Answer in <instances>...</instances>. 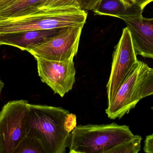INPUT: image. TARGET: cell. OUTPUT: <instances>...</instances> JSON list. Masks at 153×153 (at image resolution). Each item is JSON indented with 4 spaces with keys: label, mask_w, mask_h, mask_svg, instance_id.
I'll return each mask as SVG.
<instances>
[{
    "label": "cell",
    "mask_w": 153,
    "mask_h": 153,
    "mask_svg": "<svg viewBox=\"0 0 153 153\" xmlns=\"http://www.w3.org/2000/svg\"><path fill=\"white\" fill-rule=\"evenodd\" d=\"M76 126V116L59 107L30 105L27 134L40 140L46 153H65L71 133Z\"/></svg>",
    "instance_id": "1"
},
{
    "label": "cell",
    "mask_w": 153,
    "mask_h": 153,
    "mask_svg": "<svg viewBox=\"0 0 153 153\" xmlns=\"http://www.w3.org/2000/svg\"><path fill=\"white\" fill-rule=\"evenodd\" d=\"M87 17L85 10L73 6L39 9L22 17L0 21V33L84 26Z\"/></svg>",
    "instance_id": "2"
},
{
    "label": "cell",
    "mask_w": 153,
    "mask_h": 153,
    "mask_svg": "<svg viewBox=\"0 0 153 153\" xmlns=\"http://www.w3.org/2000/svg\"><path fill=\"white\" fill-rule=\"evenodd\" d=\"M134 135L126 125L113 123L76 126L71 133L70 153H108Z\"/></svg>",
    "instance_id": "3"
},
{
    "label": "cell",
    "mask_w": 153,
    "mask_h": 153,
    "mask_svg": "<svg viewBox=\"0 0 153 153\" xmlns=\"http://www.w3.org/2000/svg\"><path fill=\"white\" fill-rule=\"evenodd\" d=\"M30 105L25 100L5 104L0 112V153H17L29 129Z\"/></svg>",
    "instance_id": "4"
},
{
    "label": "cell",
    "mask_w": 153,
    "mask_h": 153,
    "mask_svg": "<svg viewBox=\"0 0 153 153\" xmlns=\"http://www.w3.org/2000/svg\"><path fill=\"white\" fill-rule=\"evenodd\" d=\"M127 27L124 28L113 54L111 72L107 84L108 106L112 102L123 82L138 62Z\"/></svg>",
    "instance_id": "5"
},
{
    "label": "cell",
    "mask_w": 153,
    "mask_h": 153,
    "mask_svg": "<svg viewBox=\"0 0 153 153\" xmlns=\"http://www.w3.org/2000/svg\"><path fill=\"white\" fill-rule=\"evenodd\" d=\"M83 26L63 28L42 45L28 51L35 57L65 61L74 58L78 50Z\"/></svg>",
    "instance_id": "6"
},
{
    "label": "cell",
    "mask_w": 153,
    "mask_h": 153,
    "mask_svg": "<svg viewBox=\"0 0 153 153\" xmlns=\"http://www.w3.org/2000/svg\"><path fill=\"white\" fill-rule=\"evenodd\" d=\"M35 58L41 81L48 85L55 93L63 98L72 90L76 75L74 58L65 61Z\"/></svg>",
    "instance_id": "7"
},
{
    "label": "cell",
    "mask_w": 153,
    "mask_h": 153,
    "mask_svg": "<svg viewBox=\"0 0 153 153\" xmlns=\"http://www.w3.org/2000/svg\"><path fill=\"white\" fill-rule=\"evenodd\" d=\"M148 65L138 61L118 90L115 98L105 112L111 119L122 118L134 108L139 102L137 99V91L146 72Z\"/></svg>",
    "instance_id": "8"
},
{
    "label": "cell",
    "mask_w": 153,
    "mask_h": 153,
    "mask_svg": "<svg viewBox=\"0 0 153 153\" xmlns=\"http://www.w3.org/2000/svg\"><path fill=\"white\" fill-rule=\"evenodd\" d=\"M128 28L137 54L153 59V18L142 14L122 18Z\"/></svg>",
    "instance_id": "9"
},
{
    "label": "cell",
    "mask_w": 153,
    "mask_h": 153,
    "mask_svg": "<svg viewBox=\"0 0 153 153\" xmlns=\"http://www.w3.org/2000/svg\"><path fill=\"white\" fill-rule=\"evenodd\" d=\"M61 29L0 33V46H12L22 51H28L42 45L57 35Z\"/></svg>",
    "instance_id": "10"
},
{
    "label": "cell",
    "mask_w": 153,
    "mask_h": 153,
    "mask_svg": "<svg viewBox=\"0 0 153 153\" xmlns=\"http://www.w3.org/2000/svg\"><path fill=\"white\" fill-rule=\"evenodd\" d=\"M95 14L108 15L122 19L141 15L143 10L138 5H125L120 0H101L92 10Z\"/></svg>",
    "instance_id": "11"
},
{
    "label": "cell",
    "mask_w": 153,
    "mask_h": 153,
    "mask_svg": "<svg viewBox=\"0 0 153 153\" xmlns=\"http://www.w3.org/2000/svg\"><path fill=\"white\" fill-rule=\"evenodd\" d=\"M45 0H17L0 11V21L22 17L39 9Z\"/></svg>",
    "instance_id": "12"
},
{
    "label": "cell",
    "mask_w": 153,
    "mask_h": 153,
    "mask_svg": "<svg viewBox=\"0 0 153 153\" xmlns=\"http://www.w3.org/2000/svg\"><path fill=\"white\" fill-rule=\"evenodd\" d=\"M17 153H46L44 146L35 136L27 134L20 145Z\"/></svg>",
    "instance_id": "13"
},
{
    "label": "cell",
    "mask_w": 153,
    "mask_h": 153,
    "mask_svg": "<svg viewBox=\"0 0 153 153\" xmlns=\"http://www.w3.org/2000/svg\"><path fill=\"white\" fill-rule=\"evenodd\" d=\"M153 95V68L148 67L137 91V99H141Z\"/></svg>",
    "instance_id": "14"
},
{
    "label": "cell",
    "mask_w": 153,
    "mask_h": 153,
    "mask_svg": "<svg viewBox=\"0 0 153 153\" xmlns=\"http://www.w3.org/2000/svg\"><path fill=\"white\" fill-rule=\"evenodd\" d=\"M142 139V137L134 135L133 138L113 148L108 153H138L141 151Z\"/></svg>",
    "instance_id": "15"
},
{
    "label": "cell",
    "mask_w": 153,
    "mask_h": 153,
    "mask_svg": "<svg viewBox=\"0 0 153 153\" xmlns=\"http://www.w3.org/2000/svg\"><path fill=\"white\" fill-rule=\"evenodd\" d=\"M67 6L79 8L77 0H45L39 9L60 8Z\"/></svg>",
    "instance_id": "16"
},
{
    "label": "cell",
    "mask_w": 153,
    "mask_h": 153,
    "mask_svg": "<svg viewBox=\"0 0 153 153\" xmlns=\"http://www.w3.org/2000/svg\"><path fill=\"white\" fill-rule=\"evenodd\" d=\"M101 0H77L79 8L84 10H92Z\"/></svg>",
    "instance_id": "17"
},
{
    "label": "cell",
    "mask_w": 153,
    "mask_h": 153,
    "mask_svg": "<svg viewBox=\"0 0 153 153\" xmlns=\"http://www.w3.org/2000/svg\"><path fill=\"white\" fill-rule=\"evenodd\" d=\"M144 146V152L146 153H153V134L146 137Z\"/></svg>",
    "instance_id": "18"
},
{
    "label": "cell",
    "mask_w": 153,
    "mask_h": 153,
    "mask_svg": "<svg viewBox=\"0 0 153 153\" xmlns=\"http://www.w3.org/2000/svg\"><path fill=\"white\" fill-rule=\"evenodd\" d=\"M17 0H0V11L9 6Z\"/></svg>",
    "instance_id": "19"
},
{
    "label": "cell",
    "mask_w": 153,
    "mask_h": 153,
    "mask_svg": "<svg viewBox=\"0 0 153 153\" xmlns=\"http://www.w3.org/2000/svg\"><path fill=\"white\" fill-rule=\"evenodd\" d=\"M149 3V0H135V4L138 5L143 10Z\"/></svg>",
    "instance_id": "20"
},
{
    "label": "cell",
    "mask_w": 153,
    "mask_h": 153,
    "mask_svg": "<svg viewBox=\"0 0 153 153\" xmlns=\"http://www.w3.org/2000/svg\"><path fill=\"white\" fill-rule=\"evenodd\" d=\"M125 5L131 6L135 4V0H120Z\"/></svg>",
    "instance_id": "21"
},
{
    "label": "cell",
    "mask_w": 153,
    "mask_h": 153,
    "mask_svg": "<svg viewBox=\"0 0 153 153\" xmlns=\"http://www.w3.org/2000/svg\"><path fill=\"white\" fill-rule=\"evenodd\" d=\"M4 86V84L3 82L0 79V93H1Z\"/></svg>",
    "instance_id": "22"
},
{
    "label": "cell",
    "mask_w": 153,
    "mask_h": 153,
    "mask_svg": "<svg viewBox=\"0 0 153 153\" xmlns=\"http://www.w3.org/2000/svg\"><path fill=\"white\" fill-rule=\"evenodd\" d=\"M153 1V0H149V2H150V3L152 2Z\"/></svg>",
    "instance_id": "23"
},
{
    "label": "cell",
    "mask_w": 153,
    "mask_h": 153,
    "mask_svg": "<svg viewBox=\"0 0 153 153\" xmlns=\"http://www.w3.org/2000/svg\"><path fill=\"white\" fill-rule=\"evenodd\" d=\"M152 110L153 111V107H152Z\"/></svg>",
    "instance_id": "24"
}]
</instances>
